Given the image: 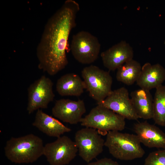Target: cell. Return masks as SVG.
Masks as SVG:
<instances>
[{"label": "cell", "mask_w": 165, "mask_h": 165, "mask_svg": "<svg viewBox=\"0 0 165 165\" xmlns=\"http://www.w3.org/2000/svg\"><path fill=\"white\" fill-rule=\"evenodd\" d=\"M165 80V68L157 63H145L136 82L141 88L150 91L161 86Z\"/></svg>", "instance_id": "obj_14"}, {"label": "cell", "mask_w": 165, "mask_h": 165, "mask_svg": "<svg viewBox=\"0 0 165 165\" xmlns=\"http://www.w3.org/2000/svg\"><path fill=\"white\" fill-rule=\"evenodd\" d=\"M75 142L79 156L88 163L102 152L105 141L97 130L85 127L76 132Z\"/></svg>", "instance_id": "obj_7"}, {"label": "cell", "mask_w": 165, "mask_h": 165, "mask_svg": "<svg viewBox=\"0 0 165 165\" xmlns=\"http://www.w3.org/2000/svg\"><path fill=\"white\" fill-rule=\"evenodd\" d=\"M134 55L132 47L129 43L123 40L101 54L104 66L110 71L117 70L125 63L133 59Z\"/></svg>", "instance_id": "obj_12"}, {"label": "cell", "mask_w": 165, "mask_h": 165, "mask_svg": "<svg viewBox=\"0 0 165 165\" xmlns=\"http://www.w3.org/2000/svg\"><path fill=\"white\" fill-rule=\"evenodd\" d=\"M32 125L47 135L57 138L71 130L70 128L40 109L37 110Z\"/></svg>", "instance_id": "obj_15"}, {"label": "cell", "mask_w": 165, "mask_h": 165, "mask_svg": "<svg viewBox=\"0 0 165 165\" xmlns=\"http://www.w3.org/2000/svg\"><path fill=\"white\" fill-rule=\"evenodd\" d=\"M79 4L67 0L46 24L37 48L38 68L50 75L64 69L68 63L66 54L68 39L76 25Z\"/></svg>", "instance_id": "obj_1"}, {"label": "cell", "mask_w": 165, "mask_h": 165, "mask_svg": "<svg viewBox=\"0 0 165 165\" xmlns=\"http://www.w3.org/2000/svg\"><path fill=\"white\" fill-rule=\"evenodd\" d=\"M128 120H137L139 118L132 104L129 92L122 87L112 90L103 101L97 103Z\"/></svg>", "instance_id": "obj_10"}, {"label": "cell", "mask_w": 165, "mask_h": 165, "mask_svg": "<svg viewBox=\"0 0 165 165\" xmlns=\"http://www.w3.org/2000/svg\"><path fill=\"white\" fill-rule=\"evenodd\" d=\"M152 119L156 124L165 127V85H162L156 89Z\"/></svg>", "instance_id": "obj_19"}, {"label": "cell", "mask_w": 165, "mask_h": 165, "mask_svg": "<svg viewBox=\"0 0 165 165\" xmlns=\"http://www.w3.org/2000/svg\"><path fill=\"white\" fill-rule=\"evenodd\" d=\"M144 165H165V149L150 153L145 160Z\"/></svg>", "instance_id": "obj_20"}, {"label": "cell", "mask_w": 165, "mask_h": 165, "mask_svg": "<svg viewBox=\"0 0 165 165\" xmlns=\"http://www.w3.org/2000/svg\"><path fill=\"white\" fill-rule=\"evenodd\" d=\"M53 83L49 77L42 75L31 84L28 91L27 110L29 114L36 110L45 109L53 100Z\"/></svg>", "instance_id": "obj_9"}, {"label": "cell", "mask_w": 165, "mask_h": 165, "mask_svg": "<svg viewBox=\"0 0 165 165\" xmlns=\"http://www.w3.org/2000/svg\"><path fill=\"white\" fill-rule=\"evenodd\" d=\"M130 96L139 118L145 120L152 119L153 98L150 91L141 88L131 92Z\"/></svg>", "instance_id": "obj_16"}, {"label": "cell", "mask_w": 165, "mask_h": 165, "mask_svg": "<svg viewBox=\"0 0 165 165\" xmlns=\"http://www.w3.org/2000/svg\"><path fill=\"white\" fill-rule=\"evenodd\" d=\"M136 134L111 131L106 134L105 146L113 157L121 160H130L142 157L145 151Z\"/></svg>", "instance_id": "obj_3"}, {"label": "cell", "mask_w": 165, "mask_h": 165, "mask_svg": "<svg viewBox=\"0 0 165 165\" xmlns=\"http://www.w3.org/2000/svg\"><path fill=\"white\" fill-rule=\"evenodd\" d=\"M141 67L140 64L133 59L126 62L117 69V80L127 85L133 84L137 81Z\"/></svg>", "instance_id": "obj_18"}, {"label": "cell", "mask_w": 165, "mask_h": 165, "mask_svg": "<svg viewBox=\"0 0 165 165\" xmlns=\"http://www.w3.org/2000/svg\"><path fill=\"white\" fill-rule=\"evenodd\" d=\"M86 112L84 101H75L68 99L57 100L52 109V115L64 122L71 124L80 123Z\"/></svg>", "instance_id": "obj_11"}, {"label": "cell", "mask_w": 165, "mask_h": 165, "mask_svg": "<svg viewBox=\"0 0 165 165\" xmlns=\"http://www.w3.org/2000/svg\"><path fill=\"white\" fill-rule=\"evenodd\" d=\"M81 75L86 89L97 103L104 100L112 91V78L108 72L91 65L84 68Z\"/></svg>", "instance_id": "obj_5"}, {"label": "cell", "mask_w": 165, "mask_h": 165, "mask_svg": "<svg viewBox=\"0 0 165 165\" xmlns=\"http://www.w3.org/2000/svg\"><path fill=\"white\" fill-rule=\"evenodd\" d=\"M87 165H120L111 159L104 158L97 161L88 163Z\"/></svg>", "instance_id": "obj_21"}, {"label": "cell", "mask_w": 165, "mask_h": 165, "mask_svg": "<svg viewBox=\"0 0 165 165\" xmlns=\"http://www.w3.org/2000/svg\"><path fill=\"white\" fill-rule=\"evenodd\" d=\"M134 130L141 143L148 148L165 149V133L147 121L135 124Z\"/></svg>", "instance_id": "obj_13"}, {"label": "cell", "mask_w": 165, "mask_h": 165, "mask_svg": "<svg viewBox=\"0 0 165 165\" xmlns=\"http://www.w3.org/2000/svg\"><path fill=\"white\" fill-rule=\"evenodd\" d=\"M78 151L75 142L63 136L46 144L43 155L50 165H66L74 159Z\"/></svg>", "instance_id": "obj_8"}, {"label": "cell", "mask_w": 165, "mask_h": 165, "mask_svg": "<svg viewBox=\"0 0 165 165\" xmlns=\"http://www.w3.org/2000/svg\"><path fill=\"white\" fill-rule=\"evenodd\" d=\"M56 88L61 96L78 97L83 93L86 86L78 75L71 73L62 75L57 80Z\"/></svg>", "instance_id": "obj_17"}, {"label": "cell", "mask_w": 165, "mask_h": 165, "mask_svg": "<svg viewBox=\"0 0 165 165\" xmlns=\"http://www.w3.org/2000/svg\"><path fill=\"white\" fill-rule=\"evenodd\" d=\"M125 119L112 110L97 105L82 118L80 123L82 126L95 129L100 134L105 135L109 131L123 130Z\"/></svg>", "instance_id": "obj_4"}, {"label": "cell", "mask_w": 165, "mask_h": 165, "mask_svg": "<svg viewBox=\"0 0 165 165\" xmlns=\"http://www.w3.org/2000/svg\"><path fill=\"white\" fill-rule=\"evenodd\" d=\"M101 44L97 38L90 33L81 31L73 35L70 50L74 58L83 64H89L97 59Z\"/></svg>", "instance_id": "obj_6"}, {"label": "cell", "mask_w": 165, "mask_h": 165, "mask_svg": "<svg viewBox=\"0 0 165 165\" xmlns=\"http://www.w3.org/2000/svg\"><path fill=\"white\" fill-rule=\"evenodd\" d=\"M42 139L33 134L18 138L12 137L4 147L7 158L16 163H28L36 161L43 155Z\"/></svg>", "instance_id": "obj_2"}]
</instances>
